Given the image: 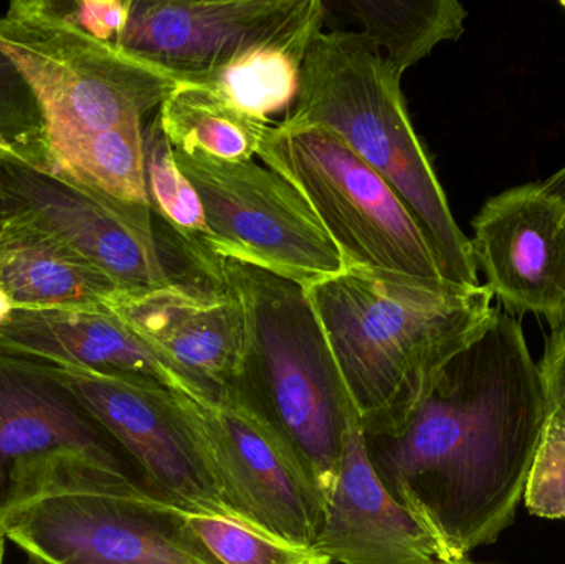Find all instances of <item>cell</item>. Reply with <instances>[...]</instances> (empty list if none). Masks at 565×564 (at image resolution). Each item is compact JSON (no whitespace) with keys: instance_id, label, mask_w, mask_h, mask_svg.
I'll return each mask as SVG.
<instances>
[{"instance_id":"cell-21","label":"cell","mask_w":565,"mask_h":564,"mask_svg":"<svg viewBox=\"0 0 565 564\" xmlns=\"http://www.w3.org/2000/svg\"><path fill=\"white\" fill-rule=\"evenodd\" d=\"M156 113L172 148L224 161L254 159L270 125L238 111L198 78L174 89Z\"/></svg>"},{"instance_id":"cell-25","label":"cell","mask_w":565,"mask_h":564,"mask_svg":"<svg viewBox=\"0 0 565 564\" xmlns=\"http://www.w3.org/2000/svg\"><path fill=\"white\" fill-rule=\"evenodd\" d=\"M550 401L543 439L524 490V506L541 519L565 520V406Z\"/></svg>"},{"instance_id":"cell-19","label":"cell","mask_w":565,"mask_h":564,"mask_svg":"<svg viewBox=\"0 0 565 564\" xmlns=\"http://www.w3.org/2000/svg\"><path fill=\"white\" fill-rule=\"evenodd\" d=\"M322 23L324 19L312 20L289 35L255 46L227 65L194 78L221 93L244 115L270 123L271 116L289 111L295 105L306 52Z\"/></svg>"},{"instance_id":"cell-16","label":"cell","mask_w":565,"mask_h":564,"mask_svg":"<svg viewBox=\"0 0 565 564\" xmlns=\"http://www.w3.org/2000/svg\"><path fill=\"white\" fill-rule=\"evenodd\" d=\"M181 366L215 403L227 400L245 350V318L227 287L122 291L109 308Z\"/></svg>"},{"instance_id":"cell-7","label":"cell","mask_w":565,"mask_h":564,"mask_svg":"<svg viewBox=\"0 0 565 564\" xmlns=\"http://www.w3.org/2000/svg\"><path fill=\"white\" fill-rule=\"evenodd\" d=\"M257 156L305 198L345 268L448 281L430 241L397 192L331 129L270 123Z\"/></svg>"},{"instance_id":"cell-30","label":"cell","mask_w":565,"mask_h":564,"mask_svg":"<svg viewBox=\"0 0 565 564\" xmlns=\"http://www.w3.org/2000/svg\"><path fill=\"white\" fill-rule=\"evenodd\" d=\"M13 305L10 304L9 298L6 297L2 290H0V324L7 320L10 313H12Z\"/></svg>"},{"instance_id":"cell-1","label":"cell","mask_w":565,"mask_h":564,"mask_svg":"<svg viewBox=\"0 0 565 564\" xmlns=\"http://www.w3.org/2000/svg\"><path fill=\"white\" fill-rule=\"evenodd\" d=\"M547 413L521 321L494 307L407 423L364 434L365 449L387 492L461 563L513 525Z\"/></svg>"},{"instance_id":"cell-9","label":"cell","mask_w":565,"mask_h":564,"mask_svg":"<svg viewBox=\"0 0 565 564\" xmlns=\"http://www.w3.org/2000/svg\"><path fill=\"white\" fill-rule=\"evenodd\" d=\"M172 151L204 205L215 254L244 258L302 288L345 270L308 202L277 171L255 159Z\"/></svg>"},{"instance_id":"cell-3","label":"cell","mask_w":565,"mask_h":564,"mask_svg":"<svg viewBox=\"0 0 565 564\" xmlns=\"http://www.w3.org/2000/svg\"><path fill=\"white\" fill-rule=\"evenodd\" d=\"M245 318V350L227 400L281 444L328 503L359 423L354 401L301 285L221 255Z\"/></svg>"},{"instance_id":"cell-12","label":"cell","mask_w":565,"mask_h":564,"mask_svg":"<svg viewBox=\"0 0 565 564\" xmlns=\"http://www.w3.org/2000/svg\"><path fill=\"white\" fill-rule=\"evenodd\" d=\"M324 15L321 0H131L116 45L168 72L207 75Z\"/></svg>"},{"instance_id":"cell-27","label":"cell","mask_w":565,"mask_h":564,"mask_svg":"<svg viewBox=\"0 0 565 564\" xmlns=\"http://www.w3.org/2000/svg\"><path fill=\"white\" fill-rule=\"evenodd\" d=\"M537 364H540L547 397L565 406V330L563 327L550 331L543 360Z\"/></svg>"},{"instance_id":"cell-6","label":"cell","mask_w":565,"mask_h":564,"mask_svg":"<svg viewBox=\"0 0 565 564\" xmlns=\"http://www.w3.org/2000/svg\"><path fill=\"white\" fill-rule=\"evenodd\" d=\"M66 493L154 497L58 368L0 347V530Z\"/></svg>"},{"instance_id":"cell-28","label":"cell","mask_w":565,"mask_h":564,"mask_svg":"<svg viewBox=\"0 0 565 564\" xmlns=\"http://www.w3.org/2000/svg\"><path fill=\"white\" fill-rule=\"evenodd\" d=\"M541 184H543V188L546 189L547 192L557 195L565 204V166L561 168L559 171L551 174L550 178L544 179Z\"/></svg>"},{"instance_id":"cell-23","label":"cell","mask_w":565,"mask_h":564,"mask_svg":"<svg viewBox=\"0 0 565 564\" xmlns=\"http://www.w3.org/2000/svg\"><path fill=\"white\" fill-rule=\"evenodd\" d=\"M184 520L215 564H332L315 549L288 545L224 517L184 512Z\"/></svg>"},{"instance_id":"cell-24","label":"cell","mask_w":565,"mask_h":564,"mask_svg":"<svg viewBox=\"0 0 565 564\" xmlns=\"http://www.w3.org/2000/svg\"><path fill=\"white\" fill-rule=\"evenodd\" d=\"M0 152L50 169L45 119L32 86L0 49Z\"/></svg>"},{"instance_id":"cell-5","label":"cell","mask_w":565,"mask_h":564,"mask_svg":"<svg viewBox=\"0 0 565 564\" xmlns=\"http://www.w3.org/2000/svg\"><path fill=\"white\" fill-rule=\"evenodd\" d=\"M0 49L35 93L50 169L76 179L106 132L142 125L194 76L168 72L73 25L52 0H15L0 15Z\"/></svg>"},{"instance_id":"cell-10","label":"cell","mask_w":565,"mask_h":564,"mask_svg":"<svg viewBox=\"0 0 565 564\" xmlns=\"http://www.w3.org/2000/svg\"><path fill=\"white\" fill-rule=\"evenodd\" d=\"M56 368L131 457L156 499L185 513L238 522L195 419L199 404L149 384Z\"/></svg>"},{"instance_id":"cell-32","label":"cell","mask_w":565,"mask_h":564,"mask_svg":"<svg viewBox=\"0 0 565 564\" xmlns=\"http://www.w3.org/2000/svg\"><path fill=\"white\" fill-rule=\"evenodd\" d=\"M451 564H478V563H471V562H468V560H467V562H461V563H451Z\"/></svg>"},{"instance_id":"cell-13","label":"cell","mask_w":565,"mask_h":564,"mask_svg":"<svg viewBox=\"0 0 565 564\" xmlns=\"http://www.w3.org/2000/svg\"><path fill=\"white\" fill-rule=\"evenodd\" d=\"M471 225L478 272L498 307L520 321L536 315L550 330L564 323V202L527 182L488 199Z\"/></svg>"},{"instance_id":"cell-8","label":"cell","mask_w":565,"mask_h":564,"mask_svg":"<svg viewBox=\"0 0 565 564\" xmlns=\"http://www.w3.org/2000/svg\"><path fill=\"white\" fill-rule=\"evenodd\" d=\"M10 217L35 225L126 291L169 285L224 287L221 255L182 241L158 219L148 227L55 169L0 152Z\"/></svg>"},{"instance_id":"cell-31","label":"cell","mask_w":565,"mask_h":564,"mask_svg":"<svg viewBox=\"0 0 565 564\" xmlns=\"http://www.w3.org/2000/svg\"><path fill=\"white\" fill-rule=\"evenodd\" d=\"M6 533L0 530V564H3V558H6Z\"/></svg>"},{"instance_id":"cell-20","label":"cell","mask_w":565,"mask_h":564,"mask_svg":"<svg viewBox=\"0 0 565 564\" xmlns=\"http://www.w3.org/2000/svg\"><path fill=\"white\" fill-rule=\"evenodd\" d=\"M335 9L354 17L398 76L441 42L465 33L468 12L457 0H342Z\"/></svg>"},{"instance_id":"cell-34","label":"cell","mask_w":565,"mask_h":564,"mask_svg":"<svg viewBox=\"0 0 565 564\" xmlns=\"http://www.w3.org/2000/svg\"><path fill=\"white\" fill-rule=\"evenodd\" d=\"M561 7H563V9L565 10V0H563V2H561Z\"/></svg>"},{"instance_id":"cell-14","label":"cell","mask_w":565,"mask_h":564,"mask_svg":"<svg viewBox=\"0 0 565 564\" xmlns=\"http://www.w3.org/2000/svg\"><path fill=\"white\" fill-rule=\"evenodd\" d=\"M194 413L238 522L288 545L315 549L326 500L270 430L231 403L195 406Z\"/></svg>"},{"instance_id":"cell-11","label":"cell","mask_w":565,"mask_h":564,"mask_svg":"<svg viewBox=\"0 0 565 564\" xmlns=\"http://www.w3.org/2000/svg\"><path fill=\"white\" fill-rule=\"evenodd\" d=\"M3 533L40 564H215L189 533L184 512L148 496L50 497Z\"/></svg>"},{"instance_id":"cell-2","label":"cell","mask_w":565,"mask_h":564,"mask_svg":"<svg viewBox=\"0 0 565 564\" xmlns=\"http://www.w3.org/2000/svg\"><path fill=\"white\" fill-rule=\"evenodd\" d=\"M365 436L407 423L438 371L493 315L487 285L345 268L305 288Z\"/></svg>"},{"instance_id":"cell-4","label":"cell","mask_w":565,"mask_h":564,"mask_svg":"<svg viewBox=\"0 0 565 564\" xmlns=\"http://www.w3.org/2000/svg\"><path fill=\"white\" fill-rule=\"evenodd\" d=\"M401 85L402 76L367 36L319 30L302 62L298 98L280 123L322 126L341 136L407 205L440 258L445 278L480 287L470 238L451 214Z\"/></svg>"},{"instance_id":"cell-29","label":"cell","mask_w":565,"mask_h":564,"mask_svg":"<svg viewBox=\"0 0 565 564\" xmlns=\"http://www.w3.org/2000/svg\"><path fill=\"white\" fill-rule=\"evenodd\" d=\"M10 219L9 201H7L6 191H3L2 181H0V232L6 227L7 221Z\"/></svg>"},{"instance_id":"cell-15","label":"cell","mask_w":565,"mask_h":564,"mask_svg":"<svg viewBox=\"0 0 565 564\" xmlns=\"http://www.w3.org/2000/svg\"><path fill=\"white\" fill-rule=\"evenodd\" d=\"M0 347L53 366L161 387L199 406L215 404L168 354L111 311L13 308L0 324Z\"/></svg>"},{"instance_id":"cell-17","label":"cell","mask_w":565,"mask_h":564,"mask_svg":"<svg viewBox=\"0 0 565 564\" xmlns=\"http://www.w3.org/2000/svg\"><path fill=\"white\" fill-rule=\"evenodd\" d=\"M315 550L332 564L454 563L417 517L382 486L361 426L345 440Z\"/></svg>"},{"instance_id":"cell-26","label":"cell","mask_w":565,"mask_h":564,"mask_svg":"<svg viewBox=\"0 0 565 564\" xmlns=\"http://www.w3.org/2000/svg\"><path fill=\"white\" fill-rule=\"evenodd\" d=\"M56 12L88 35L116 43L129 15L131 0H52Z\"/></svg>"},{"instance_id":"cell-22","label":"cell","mask_w":565,"mask_h":564,"mask_svg":"<svg viewBox=\"0 0 565 564\" xmlns=\"http://www.w3.org/2000/svg\"><path fill=\"white\" fill-rule=\"evenodd\" d=\"M145 174L152 214L192 247L215 254L204 205L175 162L158 113L142 129Z\"/></svg>"},{"instance_id":"cell-33","label":"cell","mask_w":565,"mask_h":564,"mask_svg":"<svg viewBox=\"0 0 565 564\" xmlns=\"http://www.w3.org/2000/svg\"><path fill=\"white\" fill-rule=\"evenodd\" d=\"M25 564H40L39 562H35V560H30L29 558V563H25Z\"/></svg>"},{"instance_id":"cell-18","label":"cell","mask_w":565,"mask_h":564,"mask_svg":"<svg viewBox=\"0 0 565 564\" xmlns=\"http://www.w3.org/2000/svg\"><path fill=\"white\" fill-rule=\"evenodd\" d=\"M0 290L13 308L105 311L126 291L19 217H10L0 232Z\"/></svg>"}]
</instances>
